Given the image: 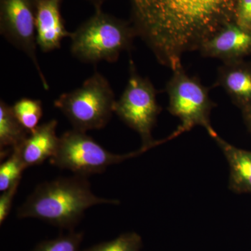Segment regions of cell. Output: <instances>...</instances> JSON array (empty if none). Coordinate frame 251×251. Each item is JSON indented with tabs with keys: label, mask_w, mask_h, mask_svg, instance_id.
Here are the masks:
<instances>
[{
	"label": "cell",
	"mask_w": 251,
	"mask_h": 251,
	"mask_svg": "<svg viewBox=\"0 0 251 251\" xmlns=\"http://www.w3.org/2000/svg\"><path fill=\"white\" fill-rule=\"evenodd\" d=\"M213 139L228 162L229 189L236 193H251V151L236 148L219 135Z\"/></svg>",
	"instance_id": "obj_13"
},
{
	"label": "cell",
	"mask_w": 251,
	"mask_h": 251,
	"mask_svg": "<svg viewBox=\"0 0 251 251\" xmlns=\"http://www.w3.org/2000/svg\"><path fill=\"white\" fill-rule=\"evenodd\" d=\"M20 182L16 183L14 186L3 192L0 197V224H2L9 216L15 196L17 192Z\"/></svg>",
	"instance_id": "obj_20"
},
{
	"label": "cell",
	"mask_w": 251,
	"mask_h": 251,
	"mask_svg": "<svg viewBox=\"0 0 251 251\" xmlns=\"http://www.w3.org/2000/svg\"><path fill=\"white\" fill-rule=\"evenodd\" d=\"M251 50V30L229 23L206 41L199 49L204 57L236 62Z\"/></svg>",
	"instance_id": "obj_9"
},
{
	"label": "cell",
	"mask_w": 251,
	"mask_h": 251,
	"mask_svg": "<svg viewBox=\"0 0 251 251\" xmlns=\"http://www.w3.org/2000/svg\"><path fill=\"white\" fill-rule=\"evenodd\" d=\"M85 1H88L90 4H92L96 11L102 10V6L106 0H85Z\"/></svg>",
	"instance_id": "obj_21"
},
{
	"label": "cell",
	"mask_w": 251,
	"mask_h": 251,
	"mask_svg": "<svg viewBox=\"0 0 251 251\" xmlns=\"http://www.w3.org/2000/svg\"><path fill=\"white\" fill-rule=\"evenodd\" d=\"M16 118L12 106L0 101V152L1 158L11 153L29 135Z\"/></svg>",
	"instance_id": "obj_14"
},
{
	"label": "cell",
	"mask_w": 251,
	"mask_h": 251,
	"mask_svg": "<svg viewBox=\"0 0 251 251\" xmlns=\"http://www.w3.org/2000/svg\"><path fill=\"white\" fill-rule=\"evenodd\" d=\"M83 237L82 232L71 230L67 234L39 243L31 251H82L80 247Z\"/></svg>",
	"instance_id": "obj_18"
},
{
	"label": "cell",
	"mask_w": 251,
	"mask_h": 251,
	"mask_svg": "<svg viewBox=\"0 0 251 251\" xmlns=\"http://www.w3.org/2000/svg\"><path fill=\"white\" fill-rule=\"evenodd\" d=\"M143 242L139 234L127 232L108 241L92 246L82 251H140Z\"/></svg>",
	"instance_id": "obj_17"
},
{
	"label": "cell",
	"mask_w": 251,
	"mask_h": 251,
	"mask_svg": "<svg viewBox=\"0 0 251 251\" xmlns=\"http://www.w3.org/2000/svg\"><path fill=\"white\" fill-rule=\"evenodd\" d=\"M215 86L221 87L232 101L244 110L251 107V71L239 61L224 63L218 71Z\"/></svg>",
	"instance_id": "obj_12"
},
{
	"label": "cell",
	"mask_w": 251,
	"mask_h": 251,
	"mask_svg": "<svg viewBox=\"0 0 251 251\" xmlns=\"http://www.w3.org/2000/svg\"><path fill=\"white\" fill-rule=\"evenodd\" d=\"M39 0H0V34L25 54L36 68L43 87L49 85L36 55V16Z\"/></svg>",
	"instance_id": "obj_8"
},
{
	"label": "cell",
	"mask_w": 251,
	"mask_h": 251,
	"mask_svg": "<svg viewBox=\"0 0 251 251\" xmlns=\"http://www.w3.org/2000/svg\"><path fill=\"white\" fill-rule=\"evenodd\" d=\"M136 36L133 25L96 11L71 34V52L82 62H115L122 52L130 50Z\"/></svg>",
	"instance_id": "obj_3"
},
{
	"label": "cell",
	"mask_w": 251,
	"mask_h": 251,
	"mask_svg": "<svg viewBox=\"0 0 251 251\" xmlns=\"http://www.w3.org/2000/svg\"><path fill=\"white\" fill-rule=\"evenodd\" d=\"M25 168H27L17 150H13L0 166V191L4 192L21 181L23 172Z\"/></svg>",
	"instance_id": "obj_16"
},
{
	"label": "cell",
	"mask_w": 251,
	"mask_h": 251,
	"mask_svg": "<svg viewBox=\"0 0 251 251\" xmlns=\"http://www.w3.org/2000/svg\"><path fill=\"white\" fill-rule=\"evenodd\" d=\"M131 23L157 61L172 70L235 21L237 0H128Z\"/></svg>",
	"instance_id": "obj_1"
},
{
	"label": "cell",
	"mask_w": 251,
	"mask_h": 251,
	"mask_svg": "<svg viewBox=\"0 0 251 251\" xmlns=\"http://www.w3.org/2000/svg\"><path fill=\"white\" fill-rule=\"evenodd\" d=\"M57 121L52 120L39 125L29 133L16 150L26 168L42 164L54 156L58 148L59 138L56 133Z\"/></svg>",
	"instance_id": "obj_11"
},
{
	"label": "cell",
	"mask_w": 251,
	"mask_h": 251,
	"mask_svg": "<svg viewBox=\"0 0 251 251\" xmlns=\"http://www.w3.org/2000/svg\"><path fill=\"white\" fill-rule=\"evenodd\" d=\"M157 92L151 81L138 73L131 59L129 77L121 97L115 103L114 112L141 138L142 148L150 149L178 136L174 131L166 139L155 141L151 131L161 111L157 103Z\"/></svg>",
	"instance_id": "obj_5"
},
{
	"label": "cell",
	"mask_w": 251,
	"mask_h": 251,
	"mask_svg": "<svg viewBox=\"0 0 251 251\" xmlns=\"http://www.w3.org/2000/svg\"><path fill=\"white\" fill-rule=\"evenodd\" d=\"M148 150L141 147L133 152L116 154L105 150L86 132L73 128L59 137L58 148L50 163L60 169L69 170L74 175L87 176L103 173L109 166Z\"/></svg>",
	"instance_id": "obj_6"
},
{
	"label": "cell",
	"mask_w": 251,
	"mask_h": 251,
	"mask_svg": "<svg viewBox=\"0 0 251 251\" xmlns=\"http://www.w3.org/2000/svg\"><path fill=\"white\" fill-rule=\"evenodd\" d=\"M115 94L106 77L94 72L81 87L61 94L54 102L74 129L87 132L103 128L114 113Z\"/></svg>",
	"instance_id": "obj_4"
},
{
	"label": "cell",
	"mask_w": 251,
	"mask_h": 251,
	"mask_svg": "<svg viewBox=\"0 0 251 251\" xmlns=\"http://www.w3.org/2000/svg\"><path fill=\"white\" fill-rule=\"evenodd\" d=\"M244 117L248 126L251 131V107L244 110Z\"/></svg>",
	"instance_id": "obj_22"
},
{
	"label": "cell",
	"mask_w": 251,
	"mask_h": 251,
	"mask_svg": "<svg viewBox=\"0 0 251 251\" xmlns=\"http://www.w3.org/2000/svg\"><path fill=\"white\" fill-rule=\"evenodd\" d=\"M64 0H39L36 16V44L44 52L61 48L64 38L70 37L61 13Z\"/></svg>",
	"instance_id": "obj_10"
},
{
	"label": "cell",
	"mask_w": 251,
	"mask_h": 251,
	"mask_svg": "<svg viewBox=\"0 0 251 251\" xmlns=\"http://www.w3.org/2000/svg\"><path fill=\"white\" fill-rule=\"evenodd\" d=\"M16 118L29 133L39 126L43 116L42 102L39 99L23 98L12 105Z\"/></svg>",
	"instance_id": "obj_15"
},
{
	"label": "cell",
	"mask_w": 251,
	"mask_h": 251,
	"mask_svg": "<svg viewBox=\"0 0 251 251\" xmlns=\"http://www.w3.org/2000/svg\"><path fill=\"white\" fill-rule=\"evenodd\" d=\"M173 72L166 91L169 98L168 110L181 121L176 130L182 134L201 126L214 138L218 134L211 126L210 115L216 103L209 97V89L197 77L186 74L182 64Z\"/></svg>",
	"instance_id": "obj_7"
},
{
	"label": "cell",
	"mask_w": 251,
	"mask_h": 251,
	"mask_svg": "<svg viewBox=\"0 0 251 251\" xmlns=\"http://www.w3.org/2000/svg\"><path fill=\"white\" fill-rule=\"evenodd\" d=\"M117 200L96 196L87 176L75 175L38 185L18 209L19 219H37L73 230L85 211L97 204H118Z\"/></svg>",
	"instance_id": "obj_2"
},
{
	"label": "cell",
	"mask_w": 251,
	"mask_h": 251,
	"mask_svg": "<svg viewBox=\"0 0 251 251\" xmlns=\"http://www.w3.org/2000/svg\"><path fill=\"white\" fill-rule=\"evenodd\" d=\"M235 22L251 30V0H237Z\"/></svg>",
	"instance_id": "obj_19"
}]
</instances>
